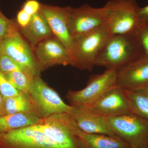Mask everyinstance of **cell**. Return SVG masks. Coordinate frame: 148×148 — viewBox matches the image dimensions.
<instances>
[{
  "mask_svg": "<svg viewBox=\"0 0 148 148\" xmlns=\"http://www.w3.org/2000/svg\"><path fill=\"white\" fill-rule=\"evenodd\" d=\"M78 129L69 114H56L41 124L0 133V148H85Z\"/></svg>",
  "mask_w": 148,
  "mask_h": 148,
  "instance_id": "1",
  "label": "cell"
},
{
  "mask_svg": "<svg viewBox=\"0 0 148 148\" xmlns=\"http://www.w3.org/2000/svg\"><path fill=\"white\" fill-rule=\"evenodd\" d=\"M145 56L135 33L110 37L99 54L95 66L117 69Z\"/></svg>",
  "mask_w": 148,
  "mask_h": 148,
  "instance_id": "2",
  "label": "cell"
},
{
  "mask_svg": "<svg viewBox=\"0 0 148 148\" xmlns=\"http://www.w3.org/2000/svg\"><path fill=\"white\" fill-rule=\"evenodd\" d=\"M110 36L105 26L74 39L69 51L71 66L82 71H91Z\"/></svg>",
  "mask_w": 148,
  "mask_h": 148,
  "instance_id": "3",
  "label": "cell"
},
{
  "mask_svg": "<svg viewBox=\"0 0 148 148\" xmlns=\"http://www.w3.org/2000/svg\"><path fill=\"white\" fill-rule=\"evenodd\" d=\"M104 118L109 129L130 148L148 146L147 120L133 113Z\"/></svg>",
  "mask_w": 148,
  "mask_h": 148,
  "instance_id": "4",
  "label": "cell"
},
{
  "mask_svg": "<svg viewBox=\"0 0 148 148\" xmlns=\"http://www.w3.org/2000/svg\"><path fill=\"white\" fill-rule=\"evenodd\" d=\"M104 6L108 17L106 27L111 36L135 33L140 7L136 0H109Z\"/></svg>",
  "mask_w": 148,
  "mask_h": 148,
  "instance_id": "5",
  "label": "cell"
},
{
  "mask_svg": "<svg viewBox=\"0 0 148 148\" xmlns=\"http://www.w3.org/2000/svg\"><path fill=\"white\" fill-rule=\"evenodd\" d=\"M36 113L44 119L56 114H70L73 107L66 104L58 93L40 76L34 77L29 92Z\"/></svg>",
  "mask_w": 148,
  "mask_h": 148,
  "instance_id": "6",
  "label": "cell"
},
{
  "mask_svg": "<svg viewBox=\"0 0 148 148\" xmlns=\"http://www.w3.org/2000/svg\"><path fill=\"white\" fill-rule=\"evenodd\" d=\"M116 70L107 69L103 73L91 76L86 87L79 90H69L66 95L70 106L87 108L115 85Z\"/></svg>",
  "mask_w": 148,
  "mask_h": 148,
  "instance_id": "7",
  "label": "cell"
},
{
  "mask_svg": "<svg viewBox=\"0 0 148 148\" xmlns=\"http://www.w3.org/2000/svg\"><path fill=\"white\" fill-rule=\"evenodd\" d=\"M0 53L10 57L23 71L32 76L40 75L42 71L37 63L34 51L23 38L19 29L0 42Z\"/></svg>",
  "mask_w": 148,
  "mask_h": 148,
  "instance_id": "8",
  "label": "cell"
},
{
  "mask_svg": "<svg viewBox=\"0 0 148 148\" xmlns=\"http://www.w3.org/2000/svg\"><path fill=\"white\" fill-rule=\"evenodd\" d=\"M107 13L106 8H97L84 4L76 8H71L68 27L74 39L106 26Z\"/></svg>",
  "mask_w": 148,
  "mask_h": 148,
  "instance_id": "9",
  "label": "cell"
},
{
  "mask_svg": "<svg viewBox=\"0 0 148 148\" xmlns=\"http://www.w3.org/2000/svg\"><path fill=\"white\" fill-rule=\"evenodd\" d=\"M83 108L103 117L132 113L125 90L115 85L103 93L89 107Z\"/></svg>",
  "mask_w": 148,
  "mask_h": 148,
  "instance_id": "10",
  "label": "cell"
},
{
  "mask_svg": "<svg viewBox=\"0 0 148 148\" xmlns=\"http://www.w3.org/2000/svg\"><path fill=\"white\" fill-rule=\"evenodd\" d=\"M71 8L70 6L59 7L41 3L39 12L47 22L53 36L65 47L69 52L74 41L68 27Z\"/></svg>",
  "mask_w": 148,
  "mask_h": 148,
  "instance_id": "11",
  "label": "cell"
},
{
  "mask_svg": "<svg viewBox=\"0 0 148 148\" xmlns=\"http://www.w3.org/2000/svg\"><path fill=\"white\" fill-rule=\"evenodd\" d=\"M148 85V57L144 56L116 70L115 86L126 91L139 90Z\"/></svg>",
  "mask_w": 148,
  "mask_h": 148,
  "instance_id": "12",
  "label": "cell"
},
{
  "mask_svg": "<svg viewBox=\"0 0 148 148\" xmlns=\"http://www.w3.org/2000/svg\"><path fill=\"white\" fill-rule=\"evenodd\" d=\"M33 51L42 71L56 65L71 64L69 51L53 36L39 43Z\"/></svg>",
  "mask_w": 148,
  "mask_h": 148,
  "instance_id": "13",
  "label": "cell"
},
{
  "mask_svg": "<svg viewBox=\"0 0 148 148\" xmlns=\"http://www.w3.org/2000/svg\"><path fill=\"white\" fill-rule=\"evenodd\" d=\"M73 107L70 116L83 132L116 137L109 129L104 117L94 114L82 107Z\"/></svg>",
  "mask_w": 148,
  "mask_h": 148,
  "instance_id": "14",
  "label": "cell"
},
{
  "mask_svg": "<svg viewBox=\"0 0 148 148\" xmlns=\"http://www.w3.org/2000/svg\"><path fill=\"white\" fill-rule=\"evenodd\" d=\"M19 31L33 50L39 43L53 36L47 22L39 12L32 16L26 27L19 28Z\"/></svg>",
  "mask_w": 148,
  "mask_h": 148,
  "instance_id": "15",
  "label": "cell"
},
{
  "mask_svg": "<svg viewBox=\"0 0 148 148\" xmlns=\"http://www.w3.org/2000/svg\"><path fill=\"white\" fill-rule=\"evenodd\" d=\"M43 119L33 111L0 116V133L42 123Z\"/></svg>",
  "mask_w": 148,
  "mask_h": 148,
  "instance_id": "16",
  "label": "cell"
},
{
  "mask_svg": "<svg viewBox=\"0 0 148 148\" xmlns=\"http://www.w3.org/2000/svg\"><path fill=\"white\" fill-rule=\"evenodd\" d=\"M77 132L85 148H130L117 136L88 134L83 132L79 127Z\"/></svg>",
  "mask_w": 148,
  "mask_h": 148,
  "instance_id": "17",
  "label": "cell"
},
{
  "mask_svg": "<svg viewBox=\"0 0 148 148\" xmlns=\"http://www.w3.org/2000/svg\"><path fill=\"white\" fill-rule=\"evenodd\" d=\"M26 111H35L29 94L21 93L14 97L4 98L1 116Z\"/></svg>",
  "mask_w": 148,
  "mask_h": 148,
  "instance_id": "18",
  "label": "cell"
},
{
  "mask_svg": "<svg viewBox=\"0 0 148 148\" xmlns=\"http://www.w3.org/2000/svg\"><path fill=\"white\" fill-rule=\"evenodd\" d=\"M125 92L132 113L148 121V85L135 91Z\"/></svg>",
  "mask_w": 148,
  "mask_h": 148,
  "instance_id": "19",
  "label": "cell"
},
{
  "mask_svg": "<svg viewBox=\"0 0 148 148\" xmlns=\"http://www.w3.org/2000/svg\"><path fill=\"white\" fill-rule=\"evenodd\" d=\"M4 74L8 80L22 93L29 94L34 77L23 71Z\"/></svg>",
  "mask_w": 148,
  "mask_h": 148,
  "instance_id": "20",
  "label": "cell"
},
{
  "mask_svg": "<svg viewBox=\"0 0 148 148\" xmlns=\"http://www.w3.org/2000/svg\"><path fill=\"white\" fill-rule=\"evenodd\" d=\"M19 29L17 24L7 18L0 10V42Z\"/></svg>",
  "mask_w": 148,
  "mask_h": 148,
  "instance_id": "21",
  "label": "cell"
},
{
  "mask_svg": "<svg viewBox=\"0 0 148 148\" xmlns=\"http://www.w3.org/2000/svg\"><path fill=\"white\" fill-rule=\"evenodd\" d=\"M0 93L3 98H7L17 96L22 92L15 88L0 71Z\"/></svg>",
  "mask_w": 148,
  "mask_h": 148,
  "instance_id": "22",
  "label": "cell"
},
{
  "mask_svg": "<svg viewBox=\"0 0 148 148\" xmlns=\"http://www.w3.org/2000/svg\"><path fill=\"white\" fill-rule=\"evenodd\" d=\"M135 34L143 48L145 56L148 57V21H139Z\"/></svg>",
  "mask_w": 148,
  "mask_h": 148,
  "instance_id": "23",
  "label": "cell"
},
{
  "mask_svg": "<svg viewBox=\"0 0 148 148\" xmlns=\"http://www.w3.org/2000/svg\"><path fill=\"white\" fill-rule=\"evenodd\" d=\"M23 71L21 67L11 58L5 54L0 53V71L3 73Z\"/></svg>",
  "mask_w": 148,
  "mask_h": 148,
  "instance_id": "24",
  "label": "cell"
},
{
  "mask_svg": "<svg viewBox=\"0 0 148 148\" xmlns=\"http://www.w3.org/2000/svg\"><path fill=\"white\" fill-rule=\"evenodd\" d=\"M41 3L37 0H27L22 7V9L33 16L39 12Z\"/></svg>",
  "mask_w": 148,
  "mask_h": 148,
  "instance_id": "25",
  "label": "cell"
},
{
  "mask_svg": "<svg viewBox=\"0 0 148 148\" xmlns=\"http://www.w3.org/2000/svg\"><path fill=\"white\" fill-rule=\"evenodd\" d=\"M32 16L21 9L18 11L16 17L17 25L19 28H24L29 24Z\"/></svg>",
  "mask_w": 148,
  "mask_h": 148,
  "instance_id": "26",
  "label": "cell"
},
{
  "mask_svg": "<svg viewBox=\"0 0 148 148\" xmlns=\"http://www.w3.org/2000/svg\"><path fill=\"white\" fill-rule=\"evenodd\" d=\"M137 16L139 22L148 21V4L144 7L138 8Z\"/></svg>",
  "mask_w": 148,
  "mask_h": 148,
  "instance_id": "27",
  "label": "cell"
},
{
  "mask_svg": "<svg viewBox=\"0 0 148 148\" xmlns=\"http://www.w3.org/2000/svg\"><path fill=\"white\" fill-rule=\"evenodd\" d=\"M3 103V98L1 93H0V116H1Z\"/></svg>",
  "mask_w": 148,
  "mask_h": 148,
  "instance_id": "28",
  "label": "cell"
},
{
  "mask_svg": "<svg viewBox=\"0 0 148 148\" xmlns=\"http://www.w3.org/2000/svg\"><path fill=\"white\" fill-rule=\"evenodd\" d=\"M142 148H148V146H145V147H143Z\"/></svg>",
  "mask_w": 148,
  "mask_h": 148,
  "instance_id": "29",
  "label": "cell"
}]
</instances>
